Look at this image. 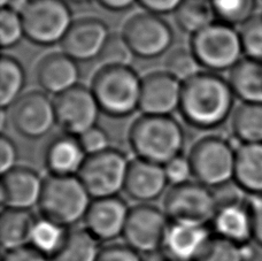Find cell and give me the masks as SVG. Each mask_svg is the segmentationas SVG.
<instances>
[{"label": "cell", "instance_id": "1", "mask_svg": "<svg viewBox=\"0 0 262 261\" xmlns=\"http://www.w3.org/2000/svg\"><path fill=\"white\" fill-rule=\"evenodd\" d=\"M236 95L228 80L213 72H199L183 82L180 112L190 125L215 129L232 115Z\"/></svg>", "mask_w": 262, "mask_h": 261}, {"label": "cell", "instance_id": "2", "mask_svg": "<svg viewBox=\"0 0 262 261\" xmlns=\"http://www.w3.org/2000/svg\"><path fill=\"white\" fill-rule=\"evenodd\" d=\"M129 143L139 159L165 166L182 155L185 133L170 115L142 114L131 124Z\"/></svg>", "mask_w": 262, "mask_h": 261}, {"label": "cell", "instance_id": "3", "mask_svg": "<svg viewBox=\"0 0 262 261\" xmlns=\"http://www.w3.org/2000/svg\"><path fill=\"white\" fill-rule=\"evenodd\" d=\"M90 89L107 115L125 118L139 110L142 77L129 64L101 66L92 77Z\"/></svg>", "mask_w": 262, "mask_h": 261}, {"label": "cell", "instance_id": "4", "mask_svg": "<svg viewBox=\"0 0 262 261\" xmlns=\"http://www.w3.org/2000/svg\"><path fill=\"white\" fill-rule=\"evenodd\" d=\"M92 200L77 175H50L44 180L38 208L41 216L69 228L84 221Z\"/></svg>", "mask_w": 262, "mask_h": 261}, {"label": "cell", "instance_id": "5", "mask_svg": "<svg viewBox=\"0 0 262 261\" xmlns=\"http://www.w3.org/2000/svg\"><path fill=\"white\" fill-rule=\"evenodd\" d=\"M190 50L200 67L213 73L230 72L244 57L239 30L217 20L191 36Z\"/></svg>", "mask_w": 262, "mask_h": 261}, {"label": "cell", "instance_id": "6", "mask_svg": "<svg viewBox=\"0 0 262 261\" xmlns=\"http://www.w3.org/2000/svg\"><path fill=\"white\" fill-rule=\"evenodd\" d=\"M26 38L39 46L60 44L74 22L66 0H25L18 9Z\"/></svg>", "mask_w": 262, "mask_h": 261}, {"label": "cell", "instance_id": "7", "mask_svg": "<svg viewBox=\"0 0 262 261\" xmlns=\"http://www.w3.org/2000/svg\"><path fill=\"white\" fill-rule=\"evenodd\" d=\"M189 160L196 182L217 189L233 182L236 150L227 139L206 136L191 147Z\"/></svg>", "mask_w": 262, "mask_h": 261}, {"label": "cell", "instance_id": "8", "mask_svg": "<svg viewBox=\"0 0 262 261\" xmlns=\"http://www.w3.org/2000/svg\"><path fill=\"white\" fill-rule=\"evenodd\" d=\"M130 160L125 153L111 147L88 156L78 177L92 199L116 197L124 191Z\"/></svg>", "mask_w": 262, "mask_h": 261}, {"label": "cell", "instance_id": "9", "mask_svg": "<svg viewBox=\"0 0 262 261\" xmlns=\"http://www.w3.org/2000/svg\"><path fill=\"white\" fill-rule=\"evenodd\" d=\"M217 207L213 189L196 181L172 185L163 200V211L170 221L207 225L212 222Z\"/></svg>", "mask_w": 262, "mask_h": 261}, {"label": "cell", "instance_id": "10", "mask_svg": "<svg viewBox=\"0 0 262 261\" xmlns=\"http://www.w3.org/2000/svg\"><path fill=\"white\" fill-rule=\"evenodd\" d=\"M121 34L134 55L154 59L165 54L174 41V32L165 18L151 12L137 13L124 23Z\"/></svg>", "mask_w": 262, "mask_h": 261}, {"label": "cell", "instance_id": "11", "mask_svg": "<svg viewBox=\"0 0 262 261\" xmlns=\"http://www.w3.org/2000/svg\"><path fill=\"white\" fill-rule=\"evenodd\" d=\"M170 220L165 211L152 204H138L130 208L123 231L124 243L140 254L162 250Z\"/></svg>", "mask_w": 262, "mask_h": 261}, {"label": "cell", "instance_id": "12", "mask_svg": "<svg viewBox=\"0 0 262 261\" xmlns=\"http://www.w3.org/2000/svg\"><path fill=\"white\" fill-rule=\"evenodd\" d=\"M8 113L12 127L29 139L44 137L57 125L54 101L44 91L23 93L9 107Z\"/></svg>", "mask_w": 262, "mask_h": 261}, {"label": "cell", "instance_id": "13", "mask_svg": "<svg viewBox=\"0 0 262 261\" xmlns=\"http://www.w3.org/2000/svg\"><path fill=\"white\" fill-rule=\"evenodd\" d=\"M53 101L57 125L62 133L78 137L97 125L101 110L91 89L77 84L55 96Z\"/></svg>", "mask_w": 262, "mask_h": 261}, {"label": "cell", "instance_id": "14", "mask_svg": "<svg viewBox=\"0 0 262 261\" xmlns=\"http://www.w3.org/2000/svg\"><path fill=\"white\" fill-rule=\"evenodd\" d=\"M110 35L108 26L104 21L85 16L74 20L60 45L62 52L77 62H85L98 59Z\"/></svg>", "mask_w": 262, "mask_h": 261}, {"label": "cell", "instance_id": "15", "mask_svg": "<svg viewBox=\"0 0 262 261\" xmlns=\"http://www.w3.org/2000/svg\"><path fill=\"white\" fill-rule=\"evenodd\" d=\"M183 83L166 71L142 77L139 111L148 115H170L180 110Z\"/></svg>", "mask_w": 262, "mask_h": 261}, {"label": "cell", "instance_id": "16", "mask_svg": "<svg viewBox=\"0 0 262 261\" xmlns=\"http://www.w3.org/2000/svg\"><path fill=\"white\" fill-rule=\"evenodd\" d=\"M130 208L119 195L93 199L84 217V228L99 242H113L123 236Z\"/></svg>", "mask_w": 262, "mask_h": 261}, {"label": "cell", "instance_id": "17", "mask_svg": "<svg viewBox=\"0 0 262 261\" xmlns=\"http://www.w3.org/2000/svg\"><path fill=\"white\" fill-rule=\"evenodd\" d=\"M44 180L29 167L17 166L3 174L0 198L5 208L28 209L38 206Z\"/></svg>", "mask_w": 262, "mask_h": 261}, {"label": "cell", "instance_id": "18", "mask_svg": "<svg viewBox=\"0 0 262 261\" xmlns=\"http://www.w3.org/2000/svg\"><path fill=\"white\" fill-rule=\"evenodd\" d=\"M212 237L207 225L170 221L162 245L163 255L171 261H194Z\"/></svg>", "mask_w": 262, "mask_h": 261}, {"label": "cell", "instance_id": "19", "mask_svg": "<svg viewBox=\"0 0 262 261\" xmlns=\"http://www.w3.org/2000/svg\"><path fill=\"white\" fill-rule=\"evenodd\" d=\"M169 184L165 167L146 160L130 161L124 191L139 204H151L160 198Z\"/></svg>", "mask_w": 262, "mask_h": 261}, {"label": "cell", "instance_id": "20", "mask_svg": "<svg viewBox=\"0 0 262 261\" xmlns=\"http://www.w3.org/2000/svg\"><path fill=\"white\" fill-rule=\"evenodd\" d=\"M36 78L43 91L58 96L78 84V62L64 52H53L37 64Z\"/></svg>", "mask_w": 262, "mask_h": 261}, {"label": "cell", "instance_id": "21", "mask_svg": "<svg viewBox=\"0 0 262 261\" xmlns=\"http://www.w3.org/2000/svg\"><path fill=\"white\" fill-rule=\"evenodd\" d=\"M246 199L219 204L212 222L214 235L232 243L245 245L252 241V220Z\"/></svg>", "mask_w": 262, "mask_h": 261}, {"label": "cell", "instance_id": "22", "mask_svg": "<svg viewBox=\"0 0 262 261\" xmlns=\"http://www.w3.org/2000/svg\"><path fill=\"white\" fill-rule=\"evenodd\" d=\"M86 158L78 137L62 133L49 143L44 161L50 175L76 176Z\"/></svg>", "mask_w": 262, "mask_h": 261}, {"label": "cell", "instance_id": "23", "mask_svg": "<svg viewBox=\"0 0 262 261\" xmlns=\"http://www.w3.org/2000/svg\"><path fill=\"white\" fill-rule=\"evenodd\" d=\"M233 182L246 194H262V143L237 148Z\"/></svg>", "mask_w": 262, "mask_h": 261}, {"label": "cell", "instance_id": "24", "mask_svg": "<svg viewBox=\"0 0 262 261\" xmlns=\"http://www.w3.org/2000/svg\"><path fill=\"white\" fill-rule=\"evenodd\" d=\"M228 81L242 102L262 104V60L244 57L229 73Z\"/></svg>", "mask_w": 262, "mask_h": 261}, {"label": "cell", "instance_id": "25", "mask_svg": "<svg viewBox=\"0 0 262 261\" xmlns=\"http://www.w3.org/2000/svg\"><path fill=\"white\" fill-rule=\"evenodd\" d=\"M36 217L28 209L4 208L0 215V243L6 251L29 245Z\"/></svg>", "mask_w": 262, "mask_h": 261}, {"label": "cell", "instance_id": "26", "mask_svg": "<svg viewBox=\"0 0 262 261\" xmlns=\"http://www.w3.org/2000/svg\"><path fill=\"white\" fill-rule=\"evenodd\" d=\"M231 129L242 144L262 143V104L242 102L232 112Z\"/></svg>", "mask_w": 262, "mask_h": 261}, {"label": "cell", "instance_id": "27", "mask_svg": "<svg viewBox=\"0 0 262 261\" xmlns=\"http://www.w3.org/2000/svg\"><path fill=\"white\" fill-rule=\"evenodd\" d=\"M174 18L179 29L191 36L216 21L210 0H183L174 12Z\"/></svg>", "mask_w": 262, "mask_h": 261}, {"label": "cell", "instance_id": "28", "mask_svg": "<svg viewBox=\"0 0 262 261\" xmlns=\"http://www.w3.org/2000/svg\"><path fill=\"white\" fill-rule=\"evenodd\" d=\"M68 234V228L40 216L35 221L29 245L46 257L53 259L54 255L61 250Z\"/></svg>", "mask_w": 262, "mask_h": 261}, {"label": "cell", "instance_id": "29", "mask_svg": "<svg viewBox=\"0 0 262 261\" xmlns=\"http://www.w3.org/2000/svg\"><path fill=\"white\" fill-rule=\"evenodd\" d=\"M26 72L22 63L11 55L0 60V106L9 108L23 95Z\"/></svg>", "mask_w": 262, "mask_h": 261}, {"label": "cell", "instance_id": "30", "mask_svg": "<svg viewBox=\"0 0 262 261\" xmlns=\"http://www.w3.org/2000/svg\"><path fill=\"white\" fill-rule=\"evenodd\" d=\"M100 242L95 238L85 228L69 231L61 250L52 261H98L100 254Z\"/></svg>", "mask_w": 262, "mask_h": 261}, {"label": "cell", "instance_id": "31", "mask_svg": "<svg viewBox=\"0 0 262 261\" xmlns=\"http://www.w3.org/2000/svg\"><path fill=\"white\" fill-rule=\"evenodd\" d=\"M216 20L241 27L256 14V0H210Z\"/></svg>", "mask_w": 262, "mask_h": 261}, {"label": "cell", "instance_id": "32", "mask_svg": "<svg viewBox=\"0 0 262 261\" xmlns=\"http://www.w3.org/2000/svg\"><path fill=\"white\" fill-rule=\"evenodd\" d=\"M244 245L213 235L194 261H246Z\"/></svg>", "mask_w": 262, "mask_h": 261}, {"label": "cell", "instance_id": "33", "mask_svg": "<svg viewBox=\"0 0 262 261\" xmlns=\"http://www.w3.org/2000/svg\"><path fill=\"white\" fill-rule=\"evenodd\" d=\"M199 67L200 64L192 51L184 48H176L170 51L165 60V71L182 83L198 74Z\"/></svg>", "mask_w": 262, "mask_h": 261}, {"label": "cell", "instance_id": "34", "mask_svg": "<svg viewBox=\"0 0 262 261\" xmlns=\"http://www.w3.org/2000/svg\"><path fill=\"white\" fill-rule=\"evenodd\" d=\"M26 37L25 26L18 9L12 6L2 7L0 12V43L3 49H11Z\"/></svg>", "mask_w": 262, "mask_h": 261}, {"label": "cell", "instance_id": "35", "mask_svg": "<svg viewBox=\"0 0 262 261\" xmlns=\"http://www.w3.org/2000/svg\"><path fill=\"white\" fill-rule=\"evenodd\" d=\"M245 58L262 60V13H256L239 27Z\"/></svg>", "mask_w": 262, "mask_h": 261}, {"label": "cell", "instance_id": "36", "mask_svg": "<svg viewBox=\"0 0 262 261\" xmlns=\"http://www.w3.org/2000/svg\"><path fill=\"white\" fill-rule=\"evenodd\" d=\"M133 52L122 34H111L98 60L102 66H116L128 64L133 57Z\"/></svg>", "mask_w": 262, "mask_h": 261}, {"label": "cell", "instance_id": "37", "mask_svg": "<svg viewBox=\"0 0 262 261\" xmlns=\"http://www.w3.org/2000/svg\"><path fill=\"white\" fill-rule=\"evenodd\" d=\"M79 142L83 150L85 151L88 156H93L101 153L111 148V139L108 134L98 125L86 130L85 133L78 136Z\"/></svg>", "mask_w": 262, "mask_h": 261}, {"label": "cell", "instance_id": "38", "mask_svg": "<svg viewBox=\"0 0 262 261\" xmlns=\"http://www.w3.org/2000/svg\"><path fill=\"white\" fill-rule=\"evenodd\" d=\"M163 167H165L168 182L171 185L186 183V182H190L191 176H193L189 157L181 155L174 158Z\"/></svg>", "mask_w": 262, "mask_h": 261}, {"label": "cell", "instance_id": "39", "mask_svg": "<svg viewBox=\"0 0 262 261\" xmlns=\"http://www.w3.org/2000/svg\"><path fill=\"white\" fill-rule=\"evenodd\" d=\"M98 261H144L142 254L125 243H113L101 248Z\"/></svg>", "mask_w": 262, "mask_h": 261}, {"label": "cell", "instance_id": "40", "mask_svg": "<svg viewBox=\"0 0 262 261\" xmlns=\"http://www.w3.org/2000/svg\"><path fill=\"white\" fill-rule=\"evenodd\" d=\"M252 220V238L262 248V194H247Z\"/></svg>", "mask_w": 262, "mask_h": 261}, {"label": "cell", "instance_id": "41", "mask_svg": "<svg viewBox=\"0 0 262 261\" xmlns=\"http://www.w3.org/2000/svg\"><path fill=\"white\" fill-rule=\"evenodd\" d=\"M18 151L16 144L6 135L0 137V171L2 175L17 167Z\"/></svg>", "mask_w": 262, "mask_h": 261}, {"label": "cell", "instance_id": "42", "mask_svg": "<svg viewBox=\"0 0 262 261\" xmlns=\"http://www.w3.org/2000/svg\"><path fill=\"white\" fill-rule=\"evenodd\" d=\"M3 261H52V259L38 252L30 245H27L16 250L6 251Z\"/></svg>", "mask_w": 262, "mask_h": 261}, {"label": "cell", "instance_id": "43", "mask_svg": "<svg viewBox=\"0 0 262 261\" xmlns=\"http://www.w3.org/2000/svg\"><path fill=\"white\" fill-rule=\"evenodd\" d=\"M183 0H138V4L146 12H151L158 15L174 13Z\"/></svg>", "mask_w": 262, "mask_h": 261}, {"label": "cell", "instance_id": "44", "mask_svg": "<svg viewBox=\"0 0 262 261\" xmlns=\"http://www.w3.org/2000/svg\"><path fill=\"white\" fill-rule=\"evenodd\" d=\"M102 7L113 12H121L125 11L129 7L133 6L135 3H137L138 0H97Z\"/></svg>", "mask_w": 262, "mask_h": 261}, {"label": "cell", "instance_id": "45", "mask_svg": "<svg viewBox=\"0 0 262 261\" xmlns=\"http://www.w3.org/2000/svg\"><path fill=\"white\" fill-rule=\"evenodd\" d=\"M13 0H0V5L2 7H6V6H11Z\"/></svg>", "mask_w": 262, "mask_h": 261}, {"label": "cell", "instance_id": "46", "mask_svg": "<svg viewBox=\"0 0 262 261\" xmlns=\"http://www.w3.org/2000/svg\"><path fill=\"white\" fill-rule=\"evenodd\" d=\"M66 2H72V3L82 4V3H86V2H89V0H66Z\"/></svg>", "mask_w": 262, "mask_h": 261}, {"label": "cell", "instance_id": "47", "mask_svg": "<svg viewBox=\"0 0 262 261\" xmlns=\"http://www.w3.org/2000/svg\"><path fill=\"white\" fill-rule=\"evenodd\" d=\"M165 261H171V260H169V259H167V258L165 257Z\"/></svg>", "mask_w": 262, "mask_h": 261}]
</instances>
